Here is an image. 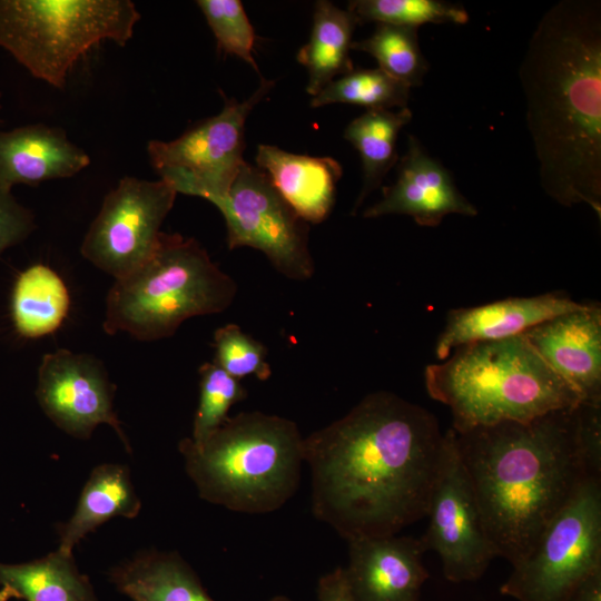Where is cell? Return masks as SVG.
Here are the masks:
<instances>
[{"label":"cell","instance_id":"28","mask_svg":"<svg viewBox=\"0 0 601 601\" xmlns=\"http://www.w3.org/2000/svg\"><path fill=\"white\" fill-rule=\"evenodd\" d=\"M359 23L376 22L417 29L425 23L465 24L463 6L442 0H354L348 2Z\"/></svg>","mask_w":601,"mask_h":601},{"label":"cell","instance_id":"18","mask_svg":"<svg viewBox=\"0 0 601 601\" xmlns=\"http://www.w3.org/2000/svg\"><path fill=\"white\" fill-rule=\"evenodd\" d=\"M90 164L62 128L33 124L0 130V186L37 185L71 177Z\"/></svg>","mask_w":601,"mask_h":601},{"label":"cell","instance_id":"19","mask_svg":"<svg viewBox=\"0 0 601 601\" xmlns=\"http://www.w3.org/2000/svg\"><path fill=\"white\" fill-rule=\"evenodd\" d=\"M255 159L302 219L318 224L328 217L343 174L336 159L297 155L270 145H259Z\"/></svg>","mask_w":601,"mask_h":601},{"label":"cell","instance_id":"20","mask_svg":"<svg viewBox=\"0 0 601 601\" xmlns=\"http://www.w3.org/2000/svg\"><path fill=\"white\" fill-rule=\"evenodd\" d=\"M109 578L132 601H215L177 552L141 551L112 568Z\"/></svg>","mask_w":601,"mask_h":601},{"label":"cell","instance_id":"34","mask_svg":"<svg viewBox=\"0 0 601 601\" xmlns=\"http://www.w3.org/2000/svg\"><path fill=\"white\" fill-rule=\"evenodd\" d=\"M568 601H601V569L584 580Z\"/></svg>","mask_w":601,"mask_h":601},{"label":"cell","instance_id":"16","mask_svg":"<svg viewBox=\"0 0 601 601\" xmlns=\"http://www.w3.org/2000/svg\"><path fill=\"white\" fill-rule=\"evenodd\" d=\"M347 542L348 565L344 573L355 601H420L428 579L421 539L394 534Z\"/></svg>","mask_w":601,"mask_h":601},{"label":"cell","instance_id":"12","mask_svg":"<svg viewBox=\"0 0 601 601\" xmlns=\"http://www.w3.org/2000/svg\"><path fill=\"white\" fill-rule=\"evenodd\" d=\"M177 193L166 181L125 176L110 190L81 244V255L119 279L156 250Z\"/></svg>","mask_w":601,"mask_h":601},{"label":"cell","instance_id":"11","mask_svg":"<svg viewBox=\"0 0 601 601\" xmlns=\"http://www.w3.org/2000/svg\"><path fill=\"white\" fill-rule=\"evenodd\" d=\"M425 516L428 525L420 539L425 551L439 554L445 579L453 583L479 580L496 554L452 428L444 433Z\"/></svg>","mask_w":601,"mask_h":601},{"label":"cell","instance_id":"2","mask_svg":"<svg viewBox=\"0 0 601 601\" xmlns=\"http://www.w3.org/2000/svg\"><path fill=\"white\" fill-rule=\"evenodd\" d=\"M544 193L601 218V2L561 0L538 22L519 70Z\"/></svg>","mask_w":601,"mask_h":601},{"label":"cell","instance_id":"27","mask_svg":"<svg viewBox=\"0 0 601 601\" xmlns=\"http://www.w3.org/2000/svg\"><path fill=\"white\" fill-rule=\"evenodd\" d=\"M411 88L380 68L353 69L336 78L311 99V107L348 104L367 110L406 108Z\"/></svg>","mask_w":601,"mask_h":601},{"label":"cell","instance_id":"14","mask_svg":"<svg viewBox=\"0 0 601 601\" xmlns=\"http://www.w3.org/2000/svg\"><path fill=\"white\" fill-rule=\"evenodd\" d=\"M530 345L577 394L601 406V308L585 303L523 333Z\"/></svg>","mask_w":601,"mask_h":601},{"label":"cell","instance_id":"29","mask_svg":"<svg viewBox=\"0 0 601 601\" xmlns=\"http://www.w3.org/2000/svg\"><path fill=\"white\" fill-rule=\"evenodd\" d=\"M198 372L199 401L190 436L196 444L204 442L226 421L234 404L247 397V391L240 381L216 363H204Z\"/></svg>","mask_w":601,"mask_h":601},{"label":"cell","instance_id":"22","mask_svg":"<svg viewBox=\"0 0 601 601\" xmlns=\"http://www.w3.org/2000/svg\"><path fill=\"white\" fill-rule=\"evenodd\" d=\"M0 601H98L87 575L79 572L72 553L56 550L18 564L0 562Z\"/></svg>","mask_w":601,"mask_h":601},{"label":"cell","instance_id":"35","mask_svg":"<svg viewBox=\"0 0 601 601\" xmlns=\"http://www.w3.org/2000/svg\"><path fill=\"white\" fill-rule=\"evenodd\" d=\"M268 601H292V600L285 595H276L269 599Z\"/></svg>","mask_w":601,"mask_h":601},{"label":"cell","instance_id":"30","mask_svg":"<svg viewBox=\"0 0 601 601\" xmlns=\"http://www.w3.org/2000/svg\"><path fill=\"white\" fill-rule=\"evenodd\" d=\"M197 6L211 29L217 48L234 55L258 71L253 57L255 31L239 0H198Z\"/></svg>","mask_w":601,"mask_h":601},{"label":"cell","instance_id":"8","mask_svg":"<svg viewBox=\"0 0 601 601\" xmlns=\"http://www.w3.org/2000/svg\"><path fill=\"white\" fill-rule=\"evenodd\" d=\"M500 592L516 601H568L601 569V480H587L512 566Z\"/></svg>","mask_w":601,"mask_h":601},{"label":"cell","instance_id":"9","mask_svg":"<svg viewBox=\"0 0 601 601\" xmlns=\"http://www.w3.org/2000/svg\"><path fill=\"white\" fill-rule=\"evenodd\" d=\"M275 82L260 78L246 100L225 98L224 108L178 138L150 140L147 152L160 179L178 194L198 196L213 205L226 196L245 160V122Z\"/></svg>","mask_w":601,"mask_h":601},{"label":"cell","instance_id":"31","mask_svg":"<svg viewBox=\"0 0 601 601\" xmlns=\"http://www.w3.org/2000/svg\"><path fill=\"white\" fill-rule=\"evenodd\" d=\"M215 361L233 377L256 376L266 381L272 374L267 349L263 343L242 331L236 324H226L214 334Z\"/></svg>","mask_w":601,"mask_h":601},{"label":"cell","instance_id":"4","mask_svg":"<svg viewBox=\"0 0 601 601\" xmlns=\"http://www.w3.org/2000/svg\"><path fill=\"white\" fill-rule=\"evenodd\" d=\"M443 361L426 366L424 382L428 395L450 408L455 433L580 404L523 334L463 345Z\"/></svg>","mask_w":601,"mask_h":601},{"label":"cell","instance_id":"24","mask_svg":"<svg viewBox=\"0 0 601 601\" xmlns=\"http://www.w3.org/2000/svg\"><path fill=\"white\" fill-rule=\"evenodd\" d=\"M70 308V295L61 276L45 264H33L17 277L11 293V319L17 333L39 338L55 333Z\"/></svg>","mask_w":601,"mask_h":601},{"label":"cell","instance_id":"32","mask_svg":"<svg viewBox=\"0 0 601 601\" xmlns=\"http://www.w3.org/2000/svg\"><path fill=\"white\" fill-rule=\"evenodd\" d=\"M36 228L35 216L12 195L0 186V254L24 240Z\"/></svg>","mask_w":601,"mask_h":601},{"label":"cell","instance_id":"6","mask_svg":"<svg viewBox=\"0 0 601 601\" xmlns=\"http://www.w3.org/2000/svg\"><path fill=\"white\" fill-rule=\"evenodd\" d=\"M236 282L194 238L161 233L154 254L115 279L106 300L104 331L150 342L169 337L188 318L230 306Z\"/></svg>","mask_w":601,"mask_h":601},{"label":"cell","instance_id":"21","mask_svg":"<svg viewBox=\"0 0 601 601\" xmlns=\"http://www.w3.org/2000/svg\"><path fill=\"white\" fill-rule=\"evenodd\" d=\"M141 509L126 465L104 463L96 466L77 502L71 518L57 525L59 550L72 553L88 533L111 518L134 519Z\"/></svg>","mask_w":601,"mask_h":601},{"label":"cell","instance_id":"1","mask_svg":"<svg viewBox=\"0 0 601 601\" xmlns=\"http://www.w3.org/2000/svg\"><path fill=\"white\" fill-rule=\"evenodd\" d=\"M444 443L426 408L388 391L304 437L312 512L346 541L386 536L425 518Z\"/></svg>","mask_w":601,"mask_h":601},{"label":"cell","instance_id":"33","mask_svg":"<svg viewBox=\"0 0 601 601\" xmlns=\"http://www.w3.org/2000/svg\"><path fill=\"white\" fill-rule=\"evenodd\" d=\"M317 599L318 601H355L349 592L344 568L337 566L319 578Z\"/></svg>","mask_w":601,"mask_h":601},{"label":"cell","instance_id":"17","mask_svg":"<svg viewBox=\"0 0 601 601\" xmlns=\"http://www.w3.org/2000/svg\"><path fill=\"white\" fill-rule=\"evenodd\" d=\"M582 305L555 292L451 309L436 341L435 355L443 361L463 345L521 335L542 322L579 309Z\"/></svg>","mask_w":601,"mask_h":601},{"label":"cell","instance_id":"13","mask_svg":"<svg viewBox=\"0 0 601 601\" xmlns=\"http://www.w3.org/2000/svg\"><path fill=\"white\" fill-rule=\"evenodd\" d=\"M36 396L46 415L67 434L88 439L99 424H108L131 451L114 411L115 385L97 357L65 348L46 354Z\"/></svg>","mask_w":601,"mask_h":601},{"label":"cell","instance_id":"26","mask_svg":"<svg viewBox=\"0 0 601 601\" xmlns=\"http://www.w3.org/2000/svg\"><path fill=\"white\" fill-rule=\"evenodd\" d=\"M352 49L371 55L381 70L410 88L421 86L428 70L415 28L376 23L368 38L353 41Z\"/></svg>","mask_w":601,"mask_h":601},{"label":"cell","instance_id":"36","mask_svg":"<svg viewBox=\"0 0 601 601\" xmlns=\"http://www.w3.org/2000/svg\"><path fill=\"white\" fill-rule=\"evenodd\" d=\"M0 101H1V92H0ZM0 108H1V102H0Z\"/></svg>","mask_w":601,"mask_h":601},{"label":"cell","instance_id":"10","mask_svg":"<svg viewBox=\"0 0 601 601\" xmlns=\"http://www.w3.org/2000/svg\"><path fill=\"white\" fill-rule=\"evenodd\" d=\"M214 205L224 216L229 249H258L278 273L294 280L313 276L308 223L283 199L259 167L245 161L226 196Z\"/></svg>","mask_w":601,"mask_h":601},{"label":"cell","instance_id":"7","mask_svg":"<svg viewBox=\"0 0 601 601\" xmlns=\"http://www.w3.org/2000/svg\"><path fill=\"white\" fill-rule=\"evenodd\" d=\"M140 14L130 0H0V47L33 77L63 88L93 46H125Z\"/></svg>","mask_w":601,"mask_h":601},{"label":"cell","instance_id":"3","mask_svg":"<svg viewBox=\"0 0 601 601\" xmlns=\"http://www.w3.org/2000/svg\"><path fill=\"white\" fill-rule=\"evenodd\" d=\"M455 435L496 558L512 566L578 489L595 479L582 445L581 404Z\"/></svg>","mask_w":601,"mask_h":601},{"label":"cell","instance_id":"15","mask_svg":"<svg viewBox=\"0 0 601 601\" xmlns=\"http://www.w3.org/2000/svg\"><path fill=\"white\" fill-rule=\"evenodd\" d=\"M408 215L424 227H435L450 214L476 216L477 208L457 189L451 173L408 135L407 149L397 162L393 185L383 187L382 198L365 209V218Z\"/></svg>","mask_w":601,"mask_h":601},{"label":"cell","instance_id":"23","mask_svg":"<svg viewBox=\"0 0 601 601\" xmlns=\"http://www.w3.org/2000/svg\"><path fill=\"white\" fill-rule=\"evenodd\" d=\"M356 17L331 1L315 3L309 39L297 52L296 59L308 73L306 91L316 96L336 78L354 69L349 57Z\"/></svg>","mask_w":601,"mask_h":601},{"label":"cell","instance_id":"25","mask_svg":"<svg viewBox=\"0 0 601 601\" xmlns=\"http://www.w3.org/2000/svg\"><path fill=\"white\" fill-rule=\"evenodd\" d=\"M411 120L412 111L407 107L398 111L366 110L345 128L344 138L358 151L363 169V186L353 214L396 165V140L401 129Z\"/></svg>","mask_w":601,"mask_h":601},{"label":"cell","instance_id":"5","mask_svg":"<svg viewBox=\"0 0 601 601\" xmlns=\"http://www.w3.org/2000/svg\"><path fill=\"white\" fill-rule=\"evenodd\" d=\"M304 437L295 422L242 412L204 442L183 439L178 450L200 499L246 514L280 509L298 490Z\"/></svg>","mask_w":601,"mask_h":601}]
</instances>
